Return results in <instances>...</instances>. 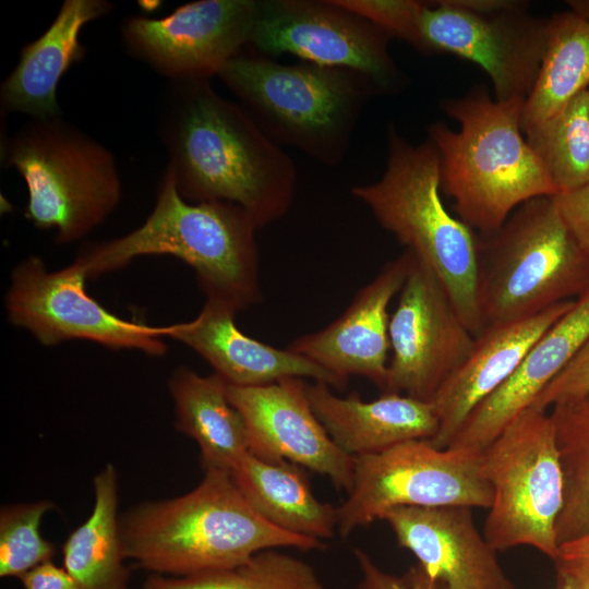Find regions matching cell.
<instances>
[{
	"label": "cell",
	"instance_id": "cell-1",
	"mask_svg": "<svg viewBox=\"0 0 589 589\" xmlns=\"http://www.w3.org/2000/svg\"><path fill=\"white\" fill-rule=\"evenodd\" d=\"M173 83L161 136L181 196L236 204L259 228L284 216L297 183L290 156L209 80Z\"/></svg>",
	"mask_w": 589,
	"mask_h": 589
},
{
	"label": "cell",
	"instance_id": "cell-2",
	"mask_svg": "<svg viewBox=\"0 0 589 589\" xmlns=\"http://www.w3.org/2000/svg\"><path fill=\"white\" fill-rule=\"evenodd\" d=\"M189 493L145 502L120 516L128 560L153 574L182 577L235 568L278 548L318 550L322 541L287 532L262 517L228 470H206Z\"/></svg>",
	"mask_w": 589,
	"mask_h": 589
},
{
	"label": "cell",
	"instance_id": "cell-3",
	"mask_svg": "<svg viewBox=\"0 0 589 589\" xmlns=\"http://www.w3.org/2000/svg\"><path fill=\"white\" fill-rule=\"evenodd\" d=\"M256 229L236 204L183 199L168 167L145 221L120 238L87 247L74 262L94 278L142 255H172L194 271L206 300L237 313L262 299Z\"/></svg>",
	"mask_w": 589,
	"mask_h": 589
},
{
	"label": "cell",
	"instance_id": "cell-4",
	"mask_svg": "<svg viewBox=\"0 0 589 589\" xmlns=\"http://www.w3.org/2000/svg\"><path fill=\"white\" fill-rule=\"evenodd\" d=\"M524 103L493 100L484 87H477L442 104L459 122V131L440 122L428 128L441 158V192L480 235L498 229L522 203L558 193L522 136Z\"/></svg>",
	"mask_w": 589,
	"mask_h": 589
},
{
	"label": "cell",
	"instance_id": "cell-5",
	"mask_svg": "<svg viewBox=\"0 0 589 589\" xmlns=\"http://www.w3.org/2000/svg\"><path fill=\"white\" fill-rule=\"evenodd\" d=\"M382 177L356 185L352 195L378 224L438 278L470 333L483 330L479 309V237L442 201L441 158L429 140L409 143L393 123Z\"/></svg>",
	"mask_w": 589,
	"mask_h": 589
},
{
	"label": "cell",
	"instance_id": "cell-6",
	"mask_svg": "<svg viewBox=\"0 0 589 589\" xmlns=\"http://www.w3.org/2000/svg\"><path fill=\"white\" fill-rule=\"evenodd\" d=\"M217 76L278 145L336 166L346 155L369 97L377 92L359 72L239 53Z\"/></svg>",
	"mask_w": 589,
	"mask_h": 589
},
{
	"label": "cell",
	"instance_id": "cell-7",
	"mask_svg": "<svg viewBox=\"0 0 589 589\" xmlns=\"http://www.w3.org/2000/svg\"><path fill=\"white\" fill-rule=\"evenodd\" d=\"M588 287L589 253L567 227L553 196L522 203L498 229L479 236L483 329L575 300Z\"/></svg>",
	"mask_w": 589,
	"mask_h": 589
},
{
	"label": "cell",
	"instance_id": "cell-8",
	"mask_svg": "<svg viewBox=\"0 0 589 589\" xmlns=\"http://www.w3.org/2000/svg\"><path fill=\"white\" fill-rule=\"evenodd\" d=\"M2 156L26 183L25 217L53 229L57 243L82 239L120 202L113 155L61 117L25 125L5 142Z\"/></svg>",
	"mask_w": 589,
	"mask_h": 589
},
{
	"label": "cell",
	"instance_id": "cell-9",
	"mask_svg": "<svg viewBox=\"0 0 589 589\" xmlns=\"http://www.w3.org/2000/svg\"><path fill=\"white\" fill-rule=\"evenodd\" d=\"M493 490L483 536L496 551L531 546L555 561L564 479L555 426L548 410L529 407L480 452Z\"/></svg>",
	"mask_w": 589,
	"mask_h": 589
},
{
	"label": "cell",
	"instance_id": "cell-10",
	"mask_svg": "<svg viewBox=\"0 0 589 589\" xmlns=\"http://www.w3.org/2000/svg\"><path fill=\"white\" fill-rule=\"evenodd\" d=\"M492 501L480 452L441 449L428 440L407 441L354 457L351 489L337 507V532L347 537L396 507L490 508Z\"/></svg>",
	"mask_w": 589,
	"mask_h": 589
},
{
	"label": "cell",
	"instance_id": "cell-11",
	"mask_svg": "<svg viewBox=\"0 0 589 589\" xmlns=\"http://www.w3.org/2000/svg\"><path fill=\"white\" fill-rule=\"evenodd\" d=\"M525 8L507 0L423 1L413 47L478 64L490 76L496 100H526L544 57L549 20Z\"/></svg>",
	"mask_w": 589,
	"mask_h": 589
},
{
	"label": "cell",
	"instance_id": "cell-12",
	"mask_svg": "<svg viewBox=\"0 0 589 589\" xmlns=\"http://www.w3.org/2000/svg\"><path fill=\"white\" fill-rule=\"evenodd\" d=\"M392 37L336 0H259L251 43L265 56L290 53L305 62L366 76L377 92H397L404 75L388 51Z\"/></svg>",
	"mask_w": 589,
	"mask_h": 589
},
{
	"label": "cell",
	"instance_id": "cell-13",
	"mask_svg": "<svg viewBox=\"0 0 589 589\" xmlns=\"http://www.w3.org/2000/svg\"><path fill=\"white\" fill-rule=\"evenodd\" d=\"M86 279L75 262L48 271L38 256L23 260L14 267L5 294L10 322L32 333L45 346L86 339L113 349L165 354V326H149L112 314L87 293Z\"/></svg>",
	"mask_w": 589,
	"mask_h": 589
},
{
	"label": "cell",
	"instance_id": "cell-14",
	"mask_svg": "<svg viewBox=\"0 0 589 589\" xmlns=\"http://www.w3.org/2000/svg\"><path fill=\"white\" fill-rule=\"evenodd\" d=\"M389 317L392 360L383 393L431 401L470 353L474 336L435 274L412 253Z\"/></svg>",
	"mask_w": 589,
	"mask_h": 589
},
{
	"label": "cell",
	"instance_id": "cell-15",
	"mask_svg": "<svg viewBox=\"0 0 589 589\" xmlns=\"http://www.w3.org/2000/svg\"><path fill=\"white\" fill-rule=\"evenodd\" d=\"M259 0H200L161 19L133 16L122 28L136 58L177 81L211 80L251 43Z\"/></svg>",
	"mask_w": 589,
	"mask_h": 589
},
{
	"label": "cell",
	"instance_id": "cell-16",
	"mask_svg": "<svg viewBox=\"0 0 589 589\" xmlns=\"http://www.w3.org/2000/svg\"><path fill=\"white\" fill-rule=\"evenodd\" d=\"M227 395L244 421L250 453L293 462L328 477L338 490L350 491L354 457L335 444L316 418L303 378L252 387L227 384Z\"/></svg>",
	"mask_w": 589,
	"mask_h": 589
},
{
	"label": "cell",
	"instance_id": "cell-17",
	"mask_svg": "<svg viewBox=\"0 0 589 589\" xmlns=\"http://www.w3.org/2000/svg\"><path fill=\"white\" fill-rule=\"evenodd\" d=\"M411 261L409 250L388 261L339 317L287 348L347 381L350 375L364 376L383 392L390 348L388 305L400 291Z\"/></svg>",
	"mask_w": 589,
	"mask_h": 589
},
{
	"label": "cell",
	"instance_id": "cell-18",
	"mask_svg": "<svg viewBox=\"0 0 589 589\" xmlns=\"http://www.w3.org/2000/svg\"><path fill=\"white\" fill-rule=\"evenodd\" d=\"M446 589H515L468 506L396 507L382 518Z\"/></svg>",
	"mask_w": 589,
	"mask_h": 589
},
{
	"label": "cell",
	"instance_id": "cell-19",
	"mask_svg": "<svg viewBox=\"0 0 589 589\" xmlns=\"http://www.w3.org/2000/svg\"><path fill=\"white\" fill-rule=\"evenodd\" d=\"M589 338V287L529 349L514 374L464 421L450 448L481 452L575 358Z\"/></svg>",
	"mask_w": 589,
	"mask_h": 589
},
{
	"label": "cell",
	"instance_id": "cell-20",
	"mask_svg": "<svg viewBox=\"0 0 589 589\" xmlns=\"http://www.w3.org/2000/svg\"><path fill=\"white\" fill-rule=\"evenodd\" d=\"M573 303L560 302L524 320L486 326L474 338L466 360L431 399L440 425L429 442L447 448L471 411L514 374L532 345Z\"/></svg>",
	"mask_w": 589,
	"mask_h": 589
},
{
	"label": "cell",
	"instance_id": "cell-21",
	"mask_svg": "<svg viewBox=\"0 0 589 589\" xmlns=\"http://www.w3.org/2000/svg\"><path fill=\"white\" fill-rule=\"evenodd\" d=\"M235 315L228 306L206 300L194 320L165 326L166 336L193 349L229 385L252 387L306 377L337 389L347 386V380L288 348L278 349L243 334Z\"/></svg>",
	"mask_w": 589,
	"mask_h": 589
},
{
	"label": "cell",
	"instance_id": "cell-22",
	"mask_svg": "<svg viewBox=\"0 0 589 589\" xmlns=\"http://www.w3.org/2000/svg\"><path fill=\"white\" fill-rule=\"evenodd\" d=\"M309 402L335 444L352 457L412 440H432L438 418L431 401L383 393L364 401L357 393L335 395L323 382L306 383Z\"/></svg>",
	"mask_w": 589,
	"mask_h": 589
},
{
	"label": "cell",
	"instance_id": "cell-23",
	"mask_svg": "<svg viewBox=\"0 0 589 589\" xmlns=\"http://www.w3.org/2000/svg\"><path fill=\"white\" fill-rule=\"evenodd\" d=\"M111 8L105 0H65L46 32L22 48L16 67L1 86L2 107L34 120L61 117L57 88L69 68L85 55L80 33Z\"/></svg>",
	"mask_w": 589,
	"mask_h": 589
},
{
	"label": "cell",
	"instance_id": "cell-24",
	"mask_svg": "<svg viewBox=\"0 0 589 589\" xmlns=\"http://www.w3.org/2000/svg\"><path fill=\"white\" fill-rule=\"evenodd\" d=\"M230 473L250 505L274 526L318 541L337 532V507L317 500L299 465L248 452Z\"/></svg>",
	"mask_w": 589,
	"mask_h": 589
},
{
	"label": "cell",
	"instance_id": "cell-25",
	"mask_svg": "<svg viewBox=\"0 0 589 589\" xmlns=\"http://www.w3.org/2000/svg\"><path fill=\"white\" fill-rule=\"evenodd\" d=\"M168 385L176 428L199 445L204 471H230L249 452V440L241 414L228 399L227 383L215 373L202 376L180 366Z\"/></svg>",
	"mask_w": 589,
	"mask_h": 589
},
{
	"label": "cell",
	"instance_id": "cell-26",
	"mask_svg": "<svg viewBox=\"0 0 589 589\" xmlns=\"http://www.w3.org/2000/svg\"><path fill=\"white\" fill-rule=\"evenodd\" d=\"M88 518L62 545L63 568L81 589H128L130 572L118 515V473L107 464L93 480Z\"/></svg>",
	"mask_w": 589,
	"mask_h": 589
},
{
	"label": "cell",
	"instance_id": "cell-27",
	"mask_svg": "<svg viewBox=\"0 0 589 589\" xmlns=\"http://www.w3.org/2000/svg\"><path fill=\"white\" fill-rule=\"evenodd\" d=\"M572 10L553 14L536 84L526 98L525 132L549 120L589 86V1H568Z\"/></svg>",
	"mask_w": 589,
	"mask_h": 589
},
{
	"label": "cell",
	"instance_id": "cell-28",
	"mask_svg": "<svg viewBox=\"0 0 589 589\" xmlns=\"http://www.w3.org/2000/svg\"><path fill=\"white\" fill-rule=\"evenodd\" d=\"M563 479V507L556 522L562 543L589 532V393L550 408Z\"/></svg>",
	"mask_w": 589,
	"mask_h": 589
},
{
	"label": "cell",
	"instance_id": "cell-29",
	"mask_svg": "<svg viewBox=\"0 0 589 589\" xmlns=\"http://www.w3.org/2000/svg\"><path fill=\"white\" fill-rule=\"evenodd\" d=\"M587 101L588 91L585 89L549 120L524 132L558 193L589 181Z\"/></svg>",
	"mask_w": 589,
	"mask_h": 589
},
{
	"label": "cell",
	"instance_id": "cell-30",
	"mask_svg": "<svg viewBox=\"0 0 589 589\" xmlns=\"http://www.w3.org/2000/svg\"><path fill=\"white\" fill-rule=\"evenodd\" d=\"M143 589H323V585L310 564L274 549L235 568L182 577L153 574Z\"/></svg>",
	"mask_w": 589,
	"mask_h": 589
},
{
	"label": "cell",
	"instance_id": "cell-31",
	"mask_svg": "<svg viewBox=\"0 0 589 589\" xmlns=\"http://www.w3.org/2000/svg\"><path fill=\"white\" fill-rule=\"evenodd\" d=\"M48 501L11 504L0 512V577L20 578L52 560L55 545L40 532L45 514L55 509Z\"/></svg>",
	"mask_w": 589,
	"mask_h": 589
},
{
	"label": "cell",
	"instance_id": "cell-32",
	"mask_svg": "<svg viewBox=\"0 0 589 589\" xmlns=\"http://www.w3.org/2000/svg\"><path fill=\"white\" fill-rule=\"evenodd\" d=\"M341 7L359 14L390 37L414 46L418 17L423 1L417 0H336Z\"/></svg>",
	"mask_w": 589,
	"mask_h": 589
},
{
	"label": "cell",
	"instance_id": "cell-33",
	"mask_svg": "<svg viewBox=\"0 0 589 589\" xmlns=\"http://www.w3.org/2000/svg\"><path fill=\"white\" fill-rule=\"evenodd\" d=\"M589 393V338L570 363L538 395L531 407L548 410Z\"/></svg>",
	"mask_w": 589,
	"mask_h": 589
},
{
	"label": "cell",
	"instance_id": "cell-34",
	"mask_svg": "<svg viewBox=\"0 0 589 589\" xmlns=\"http://www.w3.org/2000/svg\"><path fill=\"white\" fill-rule=\"evenodd\" d=\"M353 553L361 574L356 589H446L419 564L401 575H395L381 569L363 550L354 549Z\"/></svg>",
	"mask_w": 589,
	"mask_h": 589
},
{
	"label": "cell",
	"instance_id": "cell-35",
	"mask_svg": "<svg viewBox=\"0 0 589 589\" xmlns=\"http://www.w3.org/2000/svg\"><path fill=\"white\" fill-rule=\"evenodd\" d=\"M553 200L579 245L589 253V181L554 195Z\"/></svg>",
	"mask_w": 589,
	"mask_h": 589
},
{
	"label": "cell",
	"instance_id": "cell-36",
	"mask_svg": "<svg viewBox=\"0 0 589 589\" xmlns=\"http://www.w3.org/2000/svg\"><path fill=\"white\" fill-rule=\"evenodd\" d=\"M23 589H81L62 567L48 561L21 576Z\"/></svg>",
	"mask_w": 589,
	"mask_h": 589
},
{
	"label": "cell",
	"instance_id": "cell-37",
	"mask_svg": "<svg viewBox=\"0 0 589 589\" xmlns=\"http://www.w3.org/2000/svg\"><path fill=\"white\" fill-rule=\"evenodd\" d=\"M554 562L589 568V532L562 543Z\"/></svg>",
	"mask_w": 589,
	"mask_h": 589
},
{
	"label": "cell",
	"instance_id": "cell-38",
	"mask_svg": "<svg viewBox=\"0 0 589 589\" xmlns=\"http://www.w3.org/2000/svg\"><path fill=\"white\" fill-rule=\"evenodd\" d=\"M558 589H589V568L555 562Z\"/></svg>",
	"mask_w": 589,
	"mask_h": 589
},
{
	"label": "cell",
	"instance_id": "cell-39",
	"mask_svg": "<svg viewBox=\"0 0 589 589\" xmlns=\"http://www.w3.org/2000/svg\"><path fill=\"white\" fill-rule=\"evenodd\" d=\"M587 91H588L587 112H588V119H589V86Z\"/></svg>",
	"mask_w": 589,
	"mask_h": 589
}]
</instances>
